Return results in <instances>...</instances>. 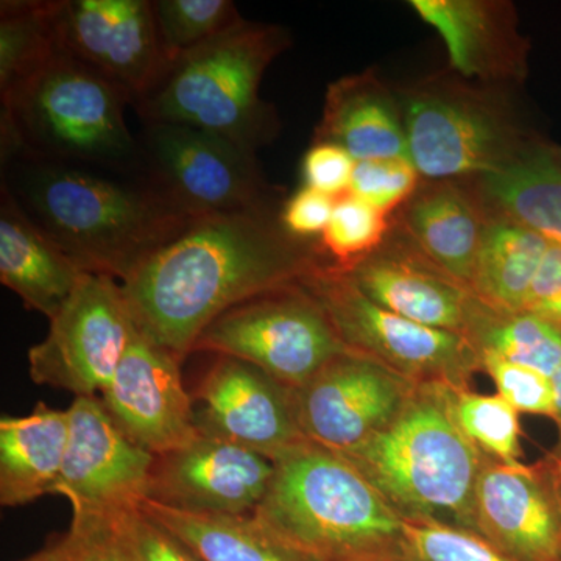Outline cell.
<instances>
[{
  "label": "cell",
  "mask_w": 561,
  "mask_h": 561,
  "mask_svg": "<svg viewBox=\"0 0 561 561\" xmlns=\"http://www.w3.org/2000/svg\"><path fill=\"white\" fill-rule=\"evenodd\" d=\"M151 3L169 62L242 20L238 7L230 0H157Z\"/></svg>",
  "instance_id": "cell-31"
},
{
  "label": "cell",
  "mask_w": 561,
  "mask_h": 561,
  "mask_svg": "<svg viewBox=\"0 0 561 561\" xmlns=\"http://www.w3.org/2000/svg\"><path fill=\"white\" fill-rule=\"evenodd\" d=\"M68 411V449L51 494L70 502L72 519H111L140 507L157 456L117 427L101 398H76Z\"/></svg>",
  "instance_id": "cell-11"
},
{
  "label": "cell",
  "mask_w": 561,
  "mask_h": 561,
  "mask_svg": "<svg viewBox=\"0 0 561 561\" xmlns=\"http://www.w3.org/2000/svg\"><path fill=\"white\" fill-rule=\"evenodd\" d=\"M345 275L387 311L471 341L494 313L468 287L421 256L409 241L382 245Z\"/></svg>",
  "instance_id": "cell-19"
},
{
  "label": "cell",
  "mask_w": 561,
  "mask_h": 561,
  "mask_svg": "<svg viewBox=\"0 0 561 561\" xmlns=\"http://www.w3.org/2000/svg\"><path fill=\"white\" fill-rule=\"evenodd\" d=\"M478 192L491 216L561 245V171L551 147H524L507 164L478 179Z\"/></svg>",
  "instance_id": "cell-25"
},
{
  "label": "cell",
  "mask_w": 561,
  "mask_h": 561,
  "mask_svg": "<svg viewBox=\"0 0 561 561\" xmlns=\"http://www.w3.org/2000/svg\"><path fill=\"white\" fill-rule=\"evenodd\" d=\"M58 25L62 49L124 92L131 106L168 68L150 0H61Z\"/></svg>",
  "instance_id": "cell-13"
},
{
  "label": "cell",
  "mask_w": 561,
  "mask_h": 561,
  "mask_svg": "<svg viewBox=\"0 0 561 561\" xmlns=\"http://www.w3.org/2000/svg\"><path fill=\"white\" fill-rule=\"evenodd\" d=\"M140 507L175 534L202 561H319L291 548L253 515L173 511L147 500Z\"/></svg>",
  "instance_id": "cell-26"
},
{
  "label": "cell",
  "mask_w": 561,
  "mask_h": 561,
  "mask_svg": "<svg viewBox=\"0 0 561 561\" xmlns=\"http://www.w3.org/2000/svg\"><path fill=\"white\" fill-rule=\"evenodd\" d=\"M273 476L275 460L201 435L154 459L147 501L181 512L253 515Z\"/></svg>",
  "instance_id": "cell-18"
},
{
  "label": "cell",
  "mask_w": 561,
  "mask_h": 561,
  "mask_svg": "<svg viewBox=\"0 0 561 561\" xmlns=\"http://www.w3.org/2000/svg\"><path fill=\"white\" fill-rule=\"evenodd\" d=\"M219 357L192 397L201 435L272 460L309 442L298 423L294 389L249 362Z\"/></svg>",
  "instance_id": "cell-15"
},
{
  "label": "cell",
  "mask_w": 561,
  "mask_h": 561,
  "mask_svg": "<svg viewBox=\"0 0 561 561\" xmlns=\"http://www.w3.org/2000/svg\"><path fill=\"white\" fill-rule=\"evenodd\" d=\"M409 160L424 179H481L524 149L493 110L463 94L419 92L405 102Z\"/></svg>",
  "instance_id": "cell-12"
},
{
  "label": "cell",
  "mask_w": 561,
  "mask_h": 561,
  "mask_svg": "<svg viewBox=\"0 0 561 561\" xmlns=\"http://www.w3.org/2000/svg\"><path fill=\"white\" fill-rule=\"evenodd\" d=\"M84 273L36 227L0 186V280L51 320L68 305Z\"/></svg>",
  "instance_id": "cell-21"
},
{
  "label": "cell",
  "mask_w": 561,
  "mask_h": 561,
  "mask_svg": "<svg viewBox=\"0 0 561 561\" xmlns=\"http://www.w3.org/2000/svg\"><path fill=\"white\" fill-rule=\"evenodd\" d=\"M482 368L496 383L497 393L518 413L553 419L552 378L482 351Z\"/></svg>",
  "instance_id": "cell-36"
},
{
  "label": "cell",
  "mask_w": 561,
  "mask_h": 561,
  "mask_svg": "<svg viewBox=\"0 0 561 561\" xmlns=\"http://www.w3.org/2000/svg\"><path fill=\"white\" fill-rule=\"evenodd\" d=\"M316 142L335 144L356 162L409 160L404 122L370 72L331 84Z\"/></svg>",
  "instance_id": "cell-23"
},
{
  "label": "cell",
  "mask_w": 561,
  "mask_h": 561,
  "mask_svg": "<svg viewBox=\"0 0 561 561\" xmlns=\"http://www.w3.org/2000/svg\"><path fill=\"white\" fill-rule=\"evenodd\" d=\"M139 175L181 213L273 214L256 151L186 125L150 122L138 136Z\"/></svg>",
  "instance_id": "cell-8"
},
{
  "label": "cell",
  "mask_w": 561,
  "mask_h": 561,
  "mask_svg": "<svg viewBox=\"0 0 561 561\" xmlns=\"http://www.w3.org/2000/svg\"><path fill=\"white\" fill-rule=\"evenodd\" d=\"M416 383L386 365L348 351L294 390L305 437L332 453H345L370 438L411 397Z\"/></svg>",
  "instance_id": "cell-14"
},
{
  "label": "cell",
  "mask_w": 561,
  "mask_h": 561,
  "mask_svg": "<svg viewBox=\"0 0 561 561\" xmlns=\"http://www.w3.org/2000/svg\"><path fill=\"white\" fill-rule=\"evenodd\" d=\"M549 463H551L553 479H556L557 491H559L561 502V449H553V453L548 456Z\"/></svg>",
  "instance_id": "cell-43"
},
{
  "label": "cell",
  "mask_w": 561,
  "mask_h": 561,
  "mask_svg": "<svg viewBox=\"0 0 561 561\" xmlns=\"http://www.w3.org/2000/svg\"><path fill=\"white\" fill-rule=\"evenodd\" d=\"M491 219L478 190L470 191L457 181H432L405 203L402 228L421 256L471 290Z\"/></svg>",
  "instance_id": "cell-20"
},
{
  "label": "cell",
  "mask_w": 561,
  "mask_h": 561,
  "mask_svg": "<svg viewBox=\"0 0 561 561\" xmlns=\"http://www.w3.org/2000/svg\"><path fill=\"white\" fill-rule=\"evenodd\" d=\"M479 353L494 354L552 378L561 365V330L529 312L493 313L472 339Z\"/></svg>",
  "instance_id": "cell-29"
},
{
  "label": "cell",
  "mask_w": 561,
  "mask_h": 561,
  "mask_svg": "<svg viewBox=\"0 0 561 561\" xmlns=\"http://www.w3.org/2000/svg\"><path fill=\"white\" fill-rule=\"evenodd\" d=\"M474 531L513 561H561V502L548 457L504 463L483 454Z\"/></svg>",
  "instance_id": "cell-16"
},
{
  "label": "cell",
  "mask_w": 561,
  "mask_h": 561,
  "mask_svg": "<svg viewBox=\"0 0 561 561\" xmlns=\"http://www.w3.org/2000/svg\"><path fill=\"white\" fill-rule=\"evenodd\" d=\"M393 561H513L476 531L435 522H404Z\"/></svg>",
  "instance_id": "cell-33"
},
{
  "label": "cell",
  "mask_w": 561,
  "mask_h": 561,
  "mask_svg": "<svg viewBox=\"0 0 561 561\" xmlns=\"http://www.w3.org/2000/svg\"><path fill=\"white\" fill-rule=\"evenodd\" d=\"M553 158H556L557 165H559L561 171V149L560 147H551Z\"/></svg>",
  "instance_id": "cell-44"
},
{
  "label": "cell",
  "mask_w": 561,
  "mask_h": 561,
  "mask_svg": "<svg viewBox=\"0 0 561 561\" xmlns=\"http://www.w3.org/2000/svg\"><path fill=\"white\" fill-rule=\"evenodd\" d=\"M552 386L553 405H556L552 420L556 421L557 427H559V445H557V449H561V365L556 375L552 376Z\"/></svg>",
  "instance_id": "cell-42"
},
{
  "label": "cell",
  "mask_w": 561,
  "mask_h": 561,
  "mask_svg": "<svg viewBox=\"0 0 561 561\" xmlns=\"http://www.w3.org/2000/svg\"><path fill=\"white\" fill-rule=\"evenodd\" d=\"M116 518L72 519L65 535L66 561H127L117 537Z\"/></svg>",
  "instance_id": "cell-38"
},
{
  "label": "cell",
  "mask_w": 561,
  "mask_h": 561,
  "mask_svg": "<svg viewBox=\"0 0 561 561\" xmlns=\"http://www.w3.org/2000/svg\"><path fill=\"white\" fill-rule=\"evenodd\" d=\"M60 0L0 3V101L9 98L62 49Z\"/></svg>",
  "instance_id": "cell-28"
},
{
  "label": "cell",
  "mask_w": 561,
  "mask_h": 561,
  "mask_svg": "<svg viewBox=\"0 0 561 561\" xmlns=\"http://www.w3.org/2000/svg\"><path fill=\"white\" fill-rule=\"evenodd\" d=\"M69 440V411L39 402L0 420V504L21 507L54 493Z\"/></svg>",
  "instance_id": "cell-24"
},
{
  "label": "cell",
  "mask_w": 561,
  "mask_h": 561,
  "mask_svg": "<svg viewBox=\"0 0 561 561\" xmlns=\"http://www.w3.org/2000/svg\"><path fill=\"white\" fill-rule=\"evenodd\" d=\"M549 243L523 225L493 217L472 273L474 297L497 316L524 312Z\"/></svg>",
  "instance_id": "cell-27"
},
{
  "label": "cell",
  "mask_w": 561,
  "mask_h": 561,
  "mask_svg": "<svg viewBox=\"0 0 561 561\" xmlns=\"http://www.w3.org/2000/svg\"><path fill=\"white\" fill-rule=\"evenodd\" d=\"M420 173L404 158L357 161L348 194L391 214L419 191Z\"/></svg>",
  "instance_id": "cell-34"
},
{
  "label": "cell",
  "mask_w": 561,
  "mask_h": 561,
  "mask_svg": "<svg viewBox=\"0 0 561 561\" xmlns=\"http://www.w3.org/2000/svg\"><path fill=\"white\" fill-rule=\"evenodd\" d=\"M114 524L127 561H202L142 507L122 513Z\"/></svg>",
  "instance_id": "cell-35"
},
{
  "label": "cell",
  "mask_w": 561,
  "mask_h": 561,
  "mask_svg": "<svg viewBox=\"0 0 561 561\" xmlns=\"http://www.w3.org/2000/svg\"><path fill=\"white\" fill-rule=\"evenodd\" d=\"M77 267L125 283L195 220L140 175H117L14 154L2 183Z\"/></svg>",
  "instance_id": "cell-2"
},
{
  "label": "cell",
  "mask_w": 561,
  "mask_h": 561,
  "mask_svg": "<svg viewBox=\"0 0 561 561\" xmlns=\"http://www.w3.org/2000/svg\"><path fill=\"white\" fill-rule=\"evenodd\" d=\"M334 206L335 198L302 186L280 209L278 216L280 228L297 241L316 238V236L321 238L330 224Z\"/></svg>",
  "instance_id": "cell-39"
},
{
  "label": "cell",
  "mask_w": 561,
  "mask_h": 561,
  "mask_svg": "<svg viewBox=\"0 0 561 561\" xmlns=\"http://www.w3.org/2000/svg\"><path fill=\"white\" fill-rule=\"evenodd\" d=\"M21 561H66V537L57 538L43 551Z\"/></svg>",
  "instance_id": "cell-41"
},
{
  "label": "cell",
  "mask_w": 561,
  "mask_h": 561,
  "mask_svg": "<svg viewBox=\"0 0 561 561\" xmlns=\"http://www.w3.org/2000/svg\"><path fill=\"white\" fill-rule=\"evenodd\" d=\"M194 351L249 362L297 390L351 350L319 302L295 284L228 309L205 328Z\"/></svg>",
  "instance_id": "cell-9"
},
{
  "label": "cell",
  "mask_w": 561,
  "mask_h": 561,
  "mask_svg": "<svg viewBox=\"0 0 561 561\" xmlns=\"http://www.w3.org/2000/svg\"><path fill=\"white\" fill-rule=\"evenodd\" d=\"M454 390L445 383H416L382 430L339 456L404 522H435L474 531L472 505L483 453L461 431Z\"/></svg>",
  "instance_id": "cell-3"
},
{
  "label": "cell",
  "mask_w": 561,
  "mask_h": 561,
  "mask_svg": "<svg viewBox=\"0 0 561 561\" xmlns=\"http://www.w3.org/2000/svg\"><path fill=\"white\" fill-rule=\"evenodd\" d=\"M136 327L121 283L84 273L47 337L28 351L33 382L98 397L119 367Z\"/></svg>",
  "instance_id": "cell-10"
},
{
  "label": "cell",
  "mask_w": 561,
  "mask_h": 561,
  "mask_svg": "<svg viewBox=\"0 0 561 561\" xmlns=\"http://www.w3.org/2000/svg\"><path fill=\"white\" fill-rule=\"evenodd\" d=\"M181 360L136 330L119 367L101 394L117 427L153 456H164L201 437Z\"/></svg>",
  "instance_id": "cell-17"
},
{
  "label": "cell",
  "mask_w": 561,
  "mask_h": 561,
  "mask_svg": "<svg viewBox=\"0 0 561 561\" xmlns=\"http://www.w3.org/2000/svg\"><path fill=\"white\" fill-rule=\"evenodd\" d=\"M253 516L319 561H393L404 531V519L353 465L312 442L275 460Z\"/></svg>",
  "instance_id": "cell-4"
},
{
  "label": "cell",
  "mask_w": 561,
  "mask_h": 561,
  "mask_svg": "<svg viewBox=\"0 0 561 561\" xmlns=\"http://www.w3.org/2000/svg\"><path fill=\"white\" fill-rule=\"evenodd\" d=\"M390 214L346 194L335 201L327 230L321 234V253L328 265L348 273L378 253L390 230Z\"/></svg>",
  "instance_id": "cell-30"
},
{
  "label": "cell",
  "mask_w": 561,
  "mask_h": 561,
  "mask_svg": "<svg viewBox=\"0 0 561 561\" xmlns=\"http://www.w3.org/2000/svg\"><path fill=\"white\" fill-rule=\"evenodd\" d=\"M127 95L61 49L0 101V160L31 154L91 171L139 175Z\"/></svg>",
  "instance_id": "cell-5"
},
{
  "label": "cell",
  "mask_w": 561,
  "mask_h": 561,
  "mask_svg": "<svg viewBox=\"0 0 561 561\" xmlns=\"http://www.w3.org/2000/svg\"><path fill=\"white\" fill-rule=\"evenodd\" d=\"M289 46L276 25L242 20L169 62L136 103L144 124L186 125L257 150L275 135V116L260 98L262 77Z\"/></svg>",
  "instance_id": "cell-6"
},
{
  "label": "cell",
  "mask_w": 561,
  "mask_h": 561,
  "mask_svg": "<svg viewBox=\"0 0 561 561\" xmlns=\"http://www.w3.org/2000/svg\"><path fill=\"white\" fill-rule=\"evenodd\" d=\"M411 5L442 36L449 60L463 76L522 72V39L507 16V7L472 0H413Z\"/></svg>",
  "instance_id": "cell-22"
},
{
  "label": "cell",
  "mask_w": 561,
  "mask_h": 561,
  "mask_svg": "<svg viewBox=\"0 0 561 561\" xmlns=\"http://www.w3.org/2000/svg\"><path fill=\"white\" fill-rule=\"evenodd\" d=\"M524 312L556 324L561 330V245L549 243L531 283Z\"/></svg>",
  "instance_id": "cell-40"
},
{
  "label": "cell",
  "mask_w": 561,
  "mask_h": 561,
  "mask_svg": "<svg viewBox=\"0 0 561 561\" xmlns=\"http://www.w3.org/2000/svg\"><path fill=\"white\" fill-rule=\"evenodd\" d=\"M454 411L461 431L479 451L504 463H519L523 453L518 412L504 398L456 389Z\"/></svg>",
  "instance_id": "cell-32"
},
{
  "label": "cell",
  "mask_w": 561,
  "mask_h": 561,
  "mask_svg": "<svg viewBox=\"0 0 561 561\" xmlns=\"http://www.w3.org/2000/svg\"><path fill=\"white\" fill-rule=\"evenodd\" d=\"M312 295L346 348L386 365L415 383L468 389L482 359L471 339L434 330L373 302L345 273L320 264L300 280Z\"/></svg>",
  "instance_id": "cell-7"
},
{
  "label": "cell",
  "mask_w": 561,
  "mask_h": 561,
  "mask_svg": "<svg viewBox=\"0 0 561 561\" xmlns=\"http://www.w3.org/2000/svg\"><path fill=\"white\" fill-rule=\"evenodd\" d=\"M321 262L273 214H219L192 220L121 286L138 330L183 360L221 313L300 284Z\"/></svg>",
  "instance_id": "cell-1"
},
{
  "label": "cell",
  "mask_w": 561,
  "mask_h": 561,
  "mask_svg": "<svg viewBox=\"0 0 561 561\" xmlns=\"http://www.w3.org/2000/svg\"><path fill=\"white\" fill-rule=\"evenodd\" d=\"M354 165L356 161L342 147L330 142H316L306 151L302 160L305 186L337 201L350 192Z\"/></svg>",
  "instance_id": "cell-37"
}]
</instances>
